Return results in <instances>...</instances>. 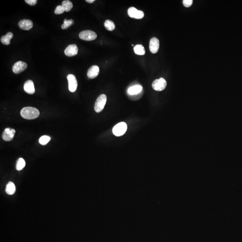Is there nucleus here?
Listing matches in <instances>:
<instances>
[{
    "label": "nucleus",
    "mask_w": 242,
    "mask_h": 242,
    "mask_svg": "<svg viewBox=\"0 0 242 242\" xmlns=\"http://www.w3.org/2000/svg\"><path fill=\"white\" fill-rule=\"evenodd\" d=\"M20 114L23 119L32 120L38 118L40 115V112L39 111L35 108L27 107L22 108Z\"/></svg>",
    "instance_id": "1"
},
{
    "label": "nucleus",
    "mask_w": 242,
    "mask_h": 242,
    "mask_svg": "<svg viewBox=\"0 0 242 242\" xmlns=\"http://www.w3.org/2000/svg\"><path fill=\"white\" fill-rule=\"evenodd\" d=\"M107 102L106 95L102 94L97 99L95 104L94 110L97 112H100L103 110Z\"/></svg>",
    "instance_id": "2"
},
{
    "label": "nucleus",
    "mask_w": 242,
    "mask_h": 242,
    "mask_svg": "<svg viewBox=\"0 0 242 242\" xmlns=\"http://www.w3.org/2000/svg\"><path fill=\"white\" fill-rule=\"evenodd\" d=\"M127 127L126 123L121 122L116 125L113 128L112 133L116 136H121L126 133Z\"/></svg>",
    "instance_id": "3"
},
{
    "label": "nucleus",
    "mask_w": 242,
    "mask_h": 242,
    "mask_svg": "<svg viewBox=\"0 0 242 242\" xmlns=\"http://www.w3.org/2000/svg\"><path fill=\"white\" fill-rule=\"evenodd\" d=\"M81 39L86 41H91L97 38V35L94 31L91 30H85L81 31L79 34Z\"/></svg>",
    "instance_id": "4"
},
{
    "label": "nucleus",
    "mask_w": 242,
    "mask_h": 242,
    "mask_svg": "<svg viewBox=\"0 0 242 242\" xmlns=\"http://www.w3.org/2000/svg\"><path fill=\"white\" fill-rule=\"evenodd\" d=\"M167 86V82L164 78H161L159 79L156 80L152 83V87L154 90L157 91H160L164 90Z\"/></svg>",
    "instance_id": "5"
},
{
    "label": "nucleus",
    "mask_w": 242,
    "mask_h": 242,
    "mask_svg": "<svg viewBox=\"0 0 242 242\" xmlns=\"http://www.w3.org/2000/svg\"><path fill=\"white\" fill-rule=\"evenodd\" d=\"M128 14L130 17L136 19H142L144 17V13L141 10H138L135 7H132L128 10Z\"/></svg>",
    "instance_id": "6"
},
{
    "label": "nucleus",
    "mask_w": 242,
    "mask_h": 242,
    "mask_svg": "<svg viewBox=\"0 0 242 242\" xmlns=\"http://www.w3.org/2000/svg\"><path fill=\"white\" fill-rule=\"evenodd\" d=\"M68 82L69 90L72 93H74L78 87V82L76 76L73 74H69L67 76Z\"/></svg>",
    "instance_id": "7"
},
{
    "label": "nucleus",
    "mask_w": 242,
    "mask_h": 242,
    "mask_svg": "<svg viewBox=\"0 0 242 242\" xmlns=\"http://www.w3.org/2000/svg\"><path fill=\"white\" fill-rule=\"evenodd\" d=\"M27 67V65L26 63L23 61H18L14 65L12 70L14 74H18L25 70Z\"/></svg>",
    "instance_id": "8"
},
{
    "label": "nucleus",
    "mask_w": 242,
    "mask_h": 242,
    "mask_svg": "<svg viewBox=\"0 0 242 242\" xmlns=\"http://www.w3.org/2000/svg\"><path fill=\"white\" fill-rule=\"evenodd\" d=\"M15 133V130L10 128H7L4 130L2 134V139L6 141H10L13 139Z\"/></svg>",
    "instance_id": "9"
},
{
    "label": "nucleus",
    "mask_w": 242,
    "mask_h": 242,
    "mask_svg": "<svg viewBox=\"0 0 242 242\" xmlns=\"http://www.w3.org/2000/svg\"><path fill=\"white\" fill-rule=\"evenodd\" d=\"M160 43L159 40L156 37H153L150 40L149 49L152 53H156L159 50Z\"/></svg>",
    "instance_id": "10"
},
{
    "label": "nucleus",
    "mask_w": 242,
    "mask_h": 242,
    "mask_svg": "<svg viewBox=\"0 0 242 242\" xmlns=\"http://www.w3.org/2000/svg\"><path fill=\"white\" fill-rule=\"evenodd\" d=\"M65 54L68 57L76 56L78 52V48L76 44H70L65 50Z\"/></svg>",
    "instance_id": "11"
},
{
    "label": "nucleus",
    "mask_w": 242,
    "mask_h": 242,
    "mask_svg": "<svg viewBox=\"0 0 242 242\" xmlns=\"http://www.w3.org/2000/svg\"><path fill=\"white\" fill-rule=\"evenodd\" d=\"M18 26L23 30H30L33 27V22L29 19H23L19 22Z\"/></svg>",
    "instance_id": "12"
},
{
    "label": "nucleus",
    "mask_w": 242,
    "mask_h": 242,
    "mask_svg": "<svg viewBox=\"0 0 242 242\" xmlns=\"http://www.w3.org/2000/svg\"><path fill=\"white\" fill-rule=\"evenodd\" d=\"M23 88L26 93L29 94H33L35 92L34 82L31 80H28L25 82Z\"/></svg>",
    "instance_id": "13"
},
{
    "label": "nucleus",
    "mask_w": 242,
    "mask_h": 242,
    "mask_svg": "<svg viewBox=\"0 0 242 242\" xmlns=\"http://www.w3.org/2000/svg\"><path fill=\"white\" fill-rule=\"evenodd\" d=\"M100 69L97 65H94L91 66L87 71V76L90 78H95L98 76L99 74Z\"/></svg>",
    "instance_id": "14"
},
{
    "label": "nucleus",
    "mask_w": 242,
    "mask_h": 242,
    "mask_svg": "<svg viewBox=\"0 0 242 242\" xmlns=\"http://www.w3.org/2000/svg\"><path fill=\"white\" fill-rule=\"evenodd\" d=\"M143 90V87L141 86L137 85L129 87L127 93L130 95H134L139 94Z\"/></svg>",
    "instance_id": "15"
},
{
    "label": "nucleus",
    "mask_w": 242,
    "mask_h": 242,
    "mask_svg": "<svg viewBox=\"0 0 242 242\" xmlns=\"http://www.w3.org/2000/svg\"><path fill=\"white\" fill-rule=\"evenodd\" d=\"M13 35L12 32H8L5 35H3L1 37V42L4 45H9L10 43V40L13 37Z\"/></svg>",
    "instance_id": "16"
},
{
    "label": "nucleus",
    "mask_w": 242,
    "mask_h": 242,
    "mask_svg": "<svg viewBox=\"0 0 242 242\" xmlns=\"http://www.w3.org/2000/svg\"><path fill=\"white\" fill-rule=\"evenodd\" d=\"M16 191L15 185L13 182H10L6 185L5 192L8 195H13Z\"/></svg>",
    "instance_id": "17"
},
{
    "label": "nucleus",
    "mask_w": 242,
    "mask_h": 242,
    "mask_svg": "<svg viewBox=\"0 0 242 242\" xmlns=\"http://www.w3.org/2000/svg\"><path fill=\"white\" fill-rule=\"evenodd\" d=\"M135 53L139 55H143L145 53V48L141 44H137L134 47Z\"/></svg>",
    "instance_id": "18"
},
{
    "label": "nucleus",
    "mask_w": 242,
    "mask_h": 242,
    "mask_svg": "<svg viewBox=\"0 0 242 242\" xmlns=\"http://www.w3.org/2000/svg\"><path fill=\"white\" fill-rule=\"evenodd\" d=\"M104 26L106 29L109 31H112L115 28V23L110 20H106L104 23Z\"/></svg>",
    "instance_id": "19"
},
{
    "label": "nucleus",
    "mask_w": 242,
    "mask_h": 242,
    "mask_svg": "<svg viewBox=\"0 0 242 242\" xmlns=\"http://www.w3.org/2000/svg\"><path fill=\"white\" fill-rule=\"evenodd\" d=\"M26 163L22 158H19L17 161L16 165V170L18 171L21 170L25 166Z\"/></svg>",
    "instance_id": "20"
},
{
    "label": "nucleus",
    "mask_w": 242,
    "mask_h": 242,
    "mask_svg": "<svg viewBox=\"0 0 242 242\" xmlns=\"http://www.w3.org/2000/svg\"><path fill=\"white\" fill-rule=\"evenodd\" d=\"M62 6L64 8L65 12H69L73 8V4L68 0L63 1L62 2Z\"/></svg>",
    "instance_id": "21"
},
{
    "label": "nucleus",
    "mask_w": 242,
    "mask_h": 242,
    "mask_svg": "<svg viewBox=\"0 0 242 242\" xmlns=\"http://www.w3.org/2000/svg\"><path fill=\"white\" fill-rule=\"evenodd\" d=\"M74 23V21L72 19L67 20V19H65L64 20V23L62 24V25H61V28L63 30L67 29L73 25Z\"/></svg>",
    "instance_id": "22"
},
{
    "label": "nucleus",
    "mask_w": 242,
    "mask_h": 242,
    "mask_svg": "<svg viewBox=\"0 0 242 242\" xmlns=\"http://www.w3.org/2000/svg\"><path fill=\"white\" fill-rule=\"evenodd\" d=\"M50 137L47 136H41L39 139V143L40 145H45L48 143L50 140Z\"/></svg>",
    "instance_id": "23"
},
{
    "label": "nucleus",
    "mask_w": 242,
    "mask_h": 242,
    "mask_svg": "<svg viewBox=\"0 0 242 242\" xmlns=\"http://www.w3.org/2000/svg\"><path fill=\"white\" fill-rule=\"evenodd\" d=\"M65 11V10L63 7L62 5H59L57 6L54 11V13L56 14H60L63 13Z\"/></svg>",
    "instance_id": "24"
},
{
    "label": "nucleus",
    "mask_w": 242,
    "mask_h": 242,
    "mask_svg": "<svg viewBox=\"0 0 242 242\" xmlns=\"http://www.w3.org/2000/svg\"><path fill=\"white\" fill-rule=\"evenodd\" d=\"M183 4L185 7H189L192 5L193 3L192 0H183Z\"/></svg>",
    "instance_id": "25"
},
{
    "label": "nucleus",
    "mask_w": 242,
    "mask_h": 242,
    "mask_svg": "<svg viewBox=\"0 0 242 242\" xmlns=\"http://www.w3.org/2000/svg\"><path fill=\"white\" fill-rule=\"evenodd\" d=\"M25 1L29 5L34 6L36 5L37 1V0H25Z\"/></svg>",
    "instance_id": "26"
},
{
    "label": "nucleus",
    "mask_w": 242,
    "mask_h": 242,
    "mask_svg": "<svg viewBox=\"0 0 242 242\" xmlns=\"http://www.w3.org/2000/svg\"><path fill=\"white\" fill-rule=\"evenodd\" d=\"M86 1L89 3H93V2H94L95 0H86Z\"/></svg>",
    "instance_id": "27"
}]
</instances>
